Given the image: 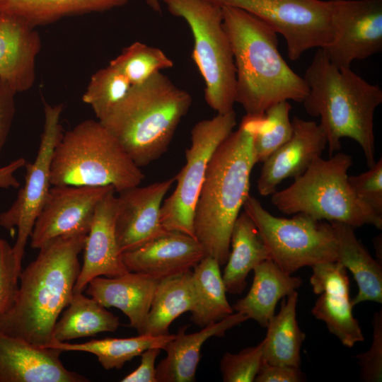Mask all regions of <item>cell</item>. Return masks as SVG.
Segmentation results:
<instances>
[{
  "label": "cell",
  "mask_w": 382,
  "mask_h": 382,
  "mask_svg": "<svg viewBox=\"0 0 382 382\" xmlns=\"http://www.w3.org/2000/svg\"><path fill=\"white\" fill-rule=\"evenodd\" d=\"M86 236L57 237L38 249L21 272L16 300L0 319V331L41 347L52 342L54 326L74 294Z\"/></svg>",
  "instance_id": "cell-1"
},
{
  "label": "cell",
  "mask_w": 382,
  "mask_h": 382,
  "mask_svg": "<svg viewBox=\"0 0 382 382\" xmlns=\"http://www.w3.org/2000/svg\"><path fill=\"white\" fill-rule=\"evenodd\" d=\"M221 8L236 69L235 102L253 115L281 101L302 103L308 86L282 57L277 33L248 12Z\"/></svg>",
  "instance_id": "cell-2"
},
{
  "label": "cell",
  "mask_w": 382,
  "mask_h": 382,
  "mask_svg": "<svg viewBox=\"0 0 382 382\" xmlns=\"http://www.w3.org/2000/svg\"><path fill=\"white\" fill-rule=\"evenodd\" d=\"M303 77L308 93L302 103L308 115L320 118L329 157L340 151L341 139L347 137L358 143L367 166L372 167L376 163L374 113L382 103L381 88L351 68L337 67L320 48Z\"/></svg>",
  "instance_id": "cell-3"
},
{
  "label": "cell",
  "mask_w": 382,
  "mask_h": 382,
  "mask_svg": "<svg viewBox=\"0 0 382 382\" xmlns=\"http://www.w3.org/2000/svg\"><path fill=\"white\" fill-rule=\"evenodd\" d=\"M255 132L241 121L216 148L207 167L195 204V238L206 255L226 264L233 224L248 198L250 178L257 163L253 141Z\"/></svg>",
  "instance_id": "cell-4"
},
{
  "label": "cell",
  "mask_w": 382,
  "mask_h": 382,
  "mask_svg": "<svg viewBox=\"0 0 382 382\" xmlns=\"http://www.w3.org/2000/svg\"><path fill=\"white\" fill-rule=\"evenodd\" d=\"M192 102L187 91L158 72L144 83L133 86L100 122L141 168L167 151Z\"/></svg>",
  "instance_id": "cell-5"
},
{
  "label": "cell",
  "mask_w": 382,
  "mask_h": 382,
  "mask_svg": "<svg viewBox=\"0 0 382 382\" xmlns=\"http://www.w3.org/2000/svg\"><path fill=\"white\" fill-rule=\"evenodd\" d=\"M144 178L140 167L98 120H84L63 133L53 153L52 185L112 186L120 192Z\"/></svg>",
  "instance_id": "cell-6"
},
{
  "label": "cell",
  "mask_w": 382,
  "mask_h": 382,
  "mask_svg": "<svg viewBox=\"0 0 382 382\" xmlns=\"http://www.w3.org/2000/svg\"><path fill=\"white\" fill-rule=\"evenodd\" d=\"M352 157L337 151L316 158L286 188L271 195L272 204L284 214H306L317 220L338 221L352 228L371 224L382 228V216L359 199L348 182Z\"/></svg>",
  "instance_id": "cell-7"
},
{
  "label": "cell",
  "mask_w": 382,
  "mask_h": 382,
  "mask_svg": "<svg viewBox=\"0 0 382 382\" xmlns=\"http://www.w3.org/2000/svg\"><path fill=\"white\" fill-rule=\"evenodd\" d=\"M160 1L190 28L194 38L191 57L204 81L207 105L220 114L234 110L236 69L221 6L209 0Z\"/></svg>",
  "instance_id": "cell-8"
},
{
  "label": "cell",
  "mask_w": 382,
  "mask_h": 382,
  "mask_svg": "<svg viewBox=\"0 0 382 382\" xmlns=\"http://www.w3.org/2000/svg\"><path fill=\"white\" fill-rule=\"evenodd\" d=\"M243 207L255 224L271 260L285 273L336 261L337 243L330 223L303 213L290 219L274 216L251 195Z\"/></svg>",
  "instance_id": "cell-9"
},
{
  "label": "cell",
  "mask_w": 382,
  "mask_h": 382,
  "mask_svg": "<svg viewBox=\"0 0 382 382\" xmlns=\"http://www.w3.org/2000/svg\"><path fill=\"white\" fill-rule=\"evenodd\" d=\"M236 125L234 110L197 122L191 130L185 163L175 178L174 191L163 202L160 219L169 231L195 238L194 210L209 161L219 145Z\"/></svg>",
  "instance_id": "cell-10"
},
{
  "label": "cell",
  "mask_w": 382,
  "mask_h": 382,
  "mask_svg": "<svg viewBox=\"0 0 382 382\" xmlns=\"http://www.w3.org/2000/svg\"><path fill=\"white\" fill-rule=\"evenodd\" d=\"M257 17L286 41L288 57L298 60L306 51L324 48L332 40L330 0H209Z\"/></svg>",
  "instance_id": "cell-11"
},
{
  "label": "cell",
  "mask_w": 382,
  "mask_h": 382,
  "mask_svg": "<svg viewBox=\"0 0 382 382\" xmlns=\"http://www.w3.org/2000/svg\"><path fill=\"white\" fill-rule=\"evenodd\" d=\"M63 105L45 103V122L37 155L31 163H26L25 183L11 207L0 214V226L8 231L17 229L12 246L21 267L25 245L51 188V166L54 149L63 135L61 115Z\"/></svg>",
  "instance_id": "cell-12"
},
{
  "label": "cell",
  "mask_w": 382,
  "mask_h": 382,
  "mask_svg": "<svg viewBox=\"0 0 382 382\" xmlns=\"http://www.w3.org/2000/svg\"><path fill=\"white\" fill-rule=\"evenodd\" d=\"M332 42L322 50L340 68L382 50V0H330ZM321 49V48H320Z\"/></svg>",
  "instance_id": "cell-13"
},
{
  "label": "cell",
  "mask_w": 382,
  "mask_h": 382,
  "mask_svg": "<svg viewBox=\"0 0 382 382\" xmlns=\"http://www.w3.org/2000/svg\"><path fill=\"white\" fill-rule=\"evenodd\" d=\"M112 186L52 185L30 234V246L39 249L60 236H87L96 207Z\"/></svg>",
  "instance_id": "cell-14"
},
{
  "label": "cell",
  "mask_w": 382,
  "mask_h": 382,
  "mask_svg": "<svg viewBox=\"0 0 382 382\" xmlns=\"http://www.w3.org/2000/svg\"><path fill=\"white\" fill-rule=\"evenodd\" d=\"M174 182L175 177L117 192L115 235L121 253L138 248L168 231L162 226L160 214L164 197Z\"/></svg>",
  "instance_id": "cell-15"
},
{
  "label": "cell",
  "mask_w": 382,
  "mask_h": 382,
  "mask_svg": "<svg viewBox=\"0 0 382 382\" xmlns=\"http://www.w3.org/2000/svg\"><path fill=\"white\" fill-rule=\"evenodd\" d=\"M311 267L310 283L313 291L319 295L311 309L313 316L323 321L345 347L363 342L359 321L352 314L347 269L337 261L320 262Z\"/></svg>",
  "instance_id": "cell-16"
},
{
  "label": "cell",
  "mask_w": 382,
  "mask_h": 382,
  "mask_svg": "<svg viewBox=\"0 0 382 382\" xmlns=\"http://www.w3.org/2000/svg\"><path fill=\"white\" fill-rule=\"evenodd\" d=\"M293 134L263 162L257 187L262 196L272 195L288 178L302 175L327 146L325 135L315 121L296 116L291 120Z\"/></svg>",
  "instance_id": "cell-17"
},
{
  "label": "cell",
  "mask_w": 382,
  "mask_h": 382,
  "mask_svg": "<svg viewBox=\"0 0 382 382\" xmlns=\"http://www.w3.org/2000/svg\"><path fill=\"white\" fill-rule=\"evenodd\" d=\"M62 352L0 331V382L88 381L63 365Z\"/></svg>",
  "instance_id": "cell-18"
},
{
  "label": "cell",
  "mask_w": 382,
  "mask_h": 382,
  "mask_svg": "<svg viewBox=\"0 0 382 382\" xmlns=\"http://www.w3.org/2000/svg\"><path fill=\"white\" fill-rule=\"evenodd\" d=\"M115 190L109 191L96 207L74 293L82 292L95 277H115L129 272L122 261L115 235Z\"/></svg>",
  "instance_id": "cell-19"
},
{
  "label": "cell",
  "mask_w": 382,
  "mask_h": 382,
  "mask_svg": "<svg viewBox=\"0 0 382 382\" xmlns=\"http://www.w3.org/2000/svg\"><path fill=\"white\" fill-rule=\"evenodd\" d=\"M204 256V250L196 238L169 231L138 248L122 253L128 271L158 280L190 271Z\"/></svg>",
  "instance_id": "cell-20"
},
{
  "label": "cell",
  "mask_w": 382,
  "mask_h": 382,
  "mask_svg": "<svg viewBox=\"0 0 382 382\" xmlns=\"http://www.w3.org/2000/svg\"><path fill=\"white\" fill-rule=\"evenodd\" d=\"M40 48L35 28L18 16L0 12V79L16 93L33 87Z\"/></svg>",
  "instance_id": "cell-21"
},
{
  "label": "cell",
  "mask_w": 382,
  "mask_h": 382,
  "mask_svg": "<svg viewBox=\"0 0 382 382\" xmlns=\"http://www.w3.org/2000/svg\"><path fill=\"white\" fill-rule=\"evenodd\" d=\"M158 281L129 271L115 277H95L86 289V294L105 308L120 309L128 318L130 327L141 335Z\"/></svg>",
  "instance_id": "cell-22"
},
{
  "label": "cell",
  "mask_w": 382,
  "mask_h": 382,
  "mask_svg": "<svg viewBox=\"0 0 382 382\" xmlns=\"http://www.w3.org/2000/svg\"><path fill=\"white\" fill-rule=\"evenodd\" d=\"M248 319L246 316L236 312L193 333H186L187 325L180 327L164 348L166 357L156 367L157 382L195 381L200 351L205 341L212 337L224 336L228 330Z\"/></svg>",
  "instance_id": "cell-23"
},
{
  "label": "cell",
  "mask_w": 382,
  "mask_h": 382,
  "mask_svg": "<svg viewBox=\"0 0 382 382\" xmlns=\"http://www.w3.org/2000/svg\"><path fill=\"white\" fill-rule=\"evenodd\" d=\"M253 272L248 293L232 308L267 328L274 315L277 302L300 287L302 279L285 273L271 259L257 265Z\"/></svg>",
  "instance_id": "cell-24"
},
{
  "label": "cell",
  "mask_w": 382,
  "mask_h": 382,
  "mask_svg": "<svg viewBox=\"0 0 382 382\" xmlns=\"http://www.w3.org/2000/svg\"><path fill=\"white\" fill-rule=\"evenodd\" d=\"M337 243V260L349 270L358 286L352 306L364 302L382 303V265L374 259L355 236L354 228L338 221L330 222Z\"/></svg>",
  "instance_id": "cell-25"
},
{
  "label": "cell",
  "mask_w": 382,
  "mask_h": 382,
  "mask_svg": "<svg viewBox=\"0 0 382 382\" xmlns=\"http://www.w3.org/2000/svg\"><path fill=\"white\" fill-rule=\"evenodd\" d=\"M231 247L222 278L226 292L240 294L246 286L250 272L262 262L271 259L255 224L245 212L239 214L233 224Z\"/></svg>",
  "instance_id": "cell-26"
},
{
  "label": "cell",
  "mask_w": 382,
  "mask_h": 382,
  "mask_svg": "<svg viewBox=\"0 0 382 382\" xmlns=\"http://www.w3.org/2000/svg\"><path fill=\"white\" fill-rule=\"evenodd\" d=\"M281 303L279 313L274 315L267 326L262 342V361L272 365L300 367L301 347L306 335L296 320L298 292L293 291Z\"/></svg>",
  "instance_id": "cell-27"
},
{
  "label": "cell",
  "mask_w": 382,
  "mask_h": 382,
  "mask_svg": "<svg viewBox=\"0 0 382 382\" xmlns=\"http://www.w3.org/2000/svg\"><path fill=\"white\" fill-rule=\"evenodd\" d=\"M191 275L190 270L158 281L141 335H168L173 320L195 309L196 296Z\"/></svg>",
  "instance_id": "cell-28"
},
{
  "label": "cell",
  "mask_w": 382,
  "mask_h": 382,
  "mask_svg": "<svg viewBox=\"0 0 382 382\" xmlns=\"http://www.w3.org/2000/svg\"><path fill=\"white\" fill-rule=\"evenodd\" d=\"M220 266L216 260L206 255L192 271L196 304L190 320L201 328L216 323L234 312L226 298Z\"/></svg>",
  "instance_id": "cell-29"
},
{
  "label": "cell",
  "mask_w": 382,
  "mask_h": 382,
  "mask_svg": "<svg viewBox=\"0 0 382 382\" xmlns=\"http://www.w3.org/2000/svg\"><path fill=\"white\" fill-rule=\"evenodd\" d=\"M130 0H0V12L22 18L32 27L54 23L62 18L104 12Z\"/></svg>",
  "instance_id": "cell-30"
},
{
  "label": "cell",
  "mask_w": 382,
  "mask_h": 382,
  "mask_svg": "<svg viewBox=\"0 0 382 382\" xmlns=\"http://www.w3.org/2000/svg\"><path fill=\"white\" fill-rule=\"evenodd\" d=\"M119 325V318L94 299L86 297L82 292L74 293L62 316L54 326L52 342L114 332Z\"/></svg>",
  "instance_id": "cell-31"
},
{
  "label": "cell",
  "mask_w": 382,
  "mask_h": 382,
  "mask_svg": "<svg viewBox=\"0 0 382 382\" xmlns=\"http://www.w3.org/2000/svg\"><path fill=\"white\" fill-rule=\"evenodd\" d=\"M175 334L166 335H139L127 338L107 337L93 340L83 343L53 342L47 347L61 352L77 351L94 354L101 366L106 370L120 369L125 364L149 348L164 349Z\"/></svg>",
  "instance_id": "cell-32"
},
{
  "label": "cell",
  "mask_w": 382,
  "mask_h": 382,
  "mask_svg": "<svg viewBox=\"0 0 382 382\" xmlns=\"http://www.w3.org/2000/svg\"><path fill=\"white\" fill-rule=\"evenodd\" d=\"M132 86L116 67L109 64L91 77L82 100L103 120L128 93Z\"/></svg>",
  "instance_id": "cell-33"
},
{
  "label": "cell",
  "mask_w": 382,
  "mask_h": 382,
  "mask_svg": "<svg viewBox=\"0 0 382 382\" xmlns=\"http://www.w3.org/2000/svg\"><path fill=\"white\" fill-rule=\"evenodd\" d=\"M109 64L121 71L132 86L174 66L163 50L141 42H134L125 47Z\"/></svg>",
  "instance_id": "cell-34"
},
{
  "label": "cell",
  "mask_w": 382,
  "mask_h": 382,
  "mask_svg": "<svg viewBox=\"0 0 382 382\" xmlns=\"http://www.w3.org/2000/svg\"><path fill=\"white\" fill-rule=\"evenodd\" d=\"M291 105L287 100L275 103L265 112V121L253 137V151L257 163H263L277 149L292 136L289 114Z\"/></svg>",
  "instance_id": "cell-35"
},
{
  "label": "cell",
  "mask_w": 382,
  "mask_h": 382,
  "mask_svg": "<svg viewBox=\"0 0 382 382\" xmlns=\"http://www.w3.org/2000/svg\"><path fill=\"white\" fill-rule=\"evenodd\" d=\"M262 361V342L236 354L226 352L220 361L223 381H254Z\"/></svg>",
  "instance_id": "cell-36"
},
{
  "label": "cell",
  "mask_w": 382,
  "mask_h": 382,
  "mask_svg": "<svg viewBox=\"0 0 382 382\" xmlns=\"http://www.w3.org/2000/svg\"><path fill=\"white\" fill-rule=\"evenodd\" d=\"M22 268L17 263L12 246L0 240V319L13 307L18 291Z\"/></svg>",
  "instance_id": "cell-37"
},
{
  "label": "cell",
  "mask_w": 382,
  "mask_h": 382,
  "mask_svg": "<svg viewBox=\"0 0 382 382\" xmlns=\"http://www.w3.org/2000/svg\"><path fill=\"white\" fill-rule=\"evenodd\" d=\"M369 168L359 175L348 176V182L355 195L382 216V158Z\"/></svg>",
  "instance_id": "cell-38"
},
{
  "label": "cell",
  "mask_w": 382,
  "mask_h": 382,
  "mask_svg": "<svg viewBox=\"0 0 382 382\" xmlns=\"http://www.w3.org/2000/svg\"><path fill=\"white\" fill-rule=\"evenodd\" d=\"M373 337L369 349L356 355L362 381L381 382L382 379V311L374 314Z\"/></svg>",
  "instance_id": "cell-39"
},
{
  "label": "cell",
  "mask_w": 382,
  "mask_h": 382,
  "mask_svg": "<svg viewBox=\"0 0 382 382\" xmlns=\"http://www.w3.org/2000/svg\"><path fill=\"white\" fill-rule=\"evenodd\" d=\"M16 93L0 79V154L7 140L16 113Z\"/></svg>",
  "instance_id": "cell-40"
},
{
  "label": "cell",
  "mask_w": 382,
  "mask_h": 382,
  "mask_svg": "<svg viewBox=\"0 0 382 382\" xmlns=\"http://www.w3.org/2000/svg\"><path fill=\"white\" fill-rule=\"evenodd\" d=\"M306 380L300 367L272 365L262 361L254 380L255 382H301Z\"/></svg>",
  "instance_id": "cell-41"
},
{
  "label": "cell",
  "mask_w": 382,
  "mask_h": 382,
  "mask_svg": "<svg viewBox=\"0 0 382 382\" xmlns=\"http://www.w3.org/2000/svg\"><path fill=\"white\" fill-rule=\"evenodd\" d=\"M161 349L149 348L141 354L139 366L132 372L125 376L122 382H157L156 377L155 362L160 354Z\"/></svg>",
  "instance_id": "cell-42"
},
{
  "label": "cell",
  "mask_w": 382,
  "mask_h": 382,
  "mask_svg": "<svg viewBox=\"0 0 382 382\" xmlns=\"http://www.w3.org/2000/svg\"><path fill=\"white\" fill-rule=\"evenodd\" d=\"M26 161L24 158H18L8 164L0 168V187L17 188L20 184L15 177V173L19 169L25 167Z\"/></svg>",
  "instance_id": "cell-43"
},
{
  "label": "cell",
  "mask_w": 382,
  "mask_h": 382,
  "mask_svg": "<svg viewBox=\"0 0 382 382\" xmlns=\"http://www.w3.org/2000/svg\"><path fill=\"white\" fill-rule=\"evenodd\" d=\"M381 235L377 236L373 239V244L374 247L375 248L376 256H377V261L381 264L382 260V255H381V245H382V241H381ZM382 265V264H381Z\"/></svg>",
  "instance_id": "cell-44"
},
{
  "label": "cell",
  "mask_w": 382,
  "mask_h": 382,
  "mask_svg": "<svg viewBox=\"0 0 382 382\" xmlns=\"http://www.w3.org/2000/svg\"><path fill=\"white\" fill-rule=\"evenodd\" d=\"M146 3L154 11L158 13H161V6L160 0H146Z\"/></svg>",
  "instance_id": "cell-45"
},
{
  "label": "cell",
  "mask_w": 382,
  "mask_h": 382,
  "mask_svg": "<svg viewBox=\"0 0 382 382\" xmlns=\"http://www.w3.org/2000/svg\"><path fill=\"white\" fill-rule=\"evenodd\" d=\"M1 238L0 237V240H1Z\"/></svg>",
  "instance_id": "cell-46"
}]
</instances>
